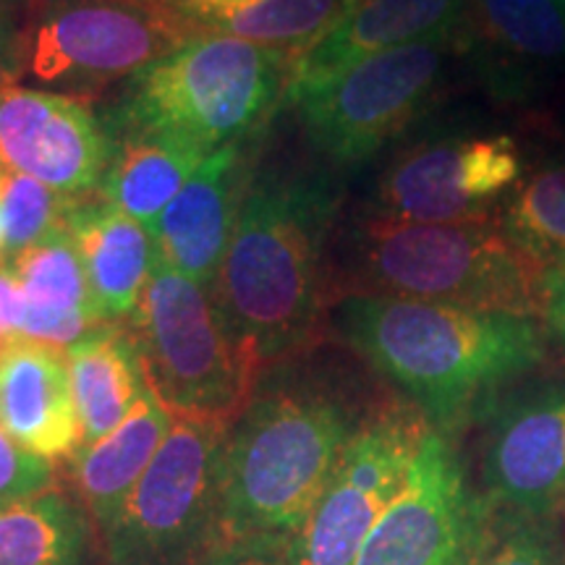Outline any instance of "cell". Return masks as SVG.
I'll list each match as a JSON object with an SVG mask.
<instances>
[{
	"label": "cell",
	"instance_id": "obj_1",
	"mask_svg": "<svg viewBox=\"0 0 565 565\" xmlns=\"http://www.w3.org/2000/svg\"><path fill=\"white\" fill-rule=\"evenodd\" d=\"M317 349V345H315ZM315 349L267 364L228 429L223 461V542L288 540L303 524L366 404Z\"/></svg>",
	"mask_w": 565,
	"mask_h": 565
},
{
	"label": "cell",
	"instance_id": "obj_2",
	"mask_svg": "<svg viewBox=\"0 0 565 565\" xmlns=\"http://www.w3.org/2000/svg\"><path fill=\"white\" fill-rule=\"evenodd\" d=\"M328 324L450 440L545 359L536 320L450 303L351 294L333 301Z\"/></svg>",
	"mask_w": 565,
	"mask_h": 565
},
{
	"label": "cell",
	"instance_id": "obj_3",
	"mask_svg": "<svg viewBox=\"0 0 565 565\" xmlns=\"http://www.w3.org/2000/svg\"><path fill=\"white\" fill-rule=\"evenodd\" d=\"M338 207L330 173H252L212 291L263 370L320 343L333 303L328 244Z\"/></svg>",
	"mask_w": 565,
	"mask_h": 565
},
{
	"label": "cell",
	"instance_id": "obj_4",
	"mask_svg": "<svg viewBox=\"0 0 565 565\" xmlns=\"http://www.w3.org/2000/svg\"><path fill=\"white\" fill-rule=\"evenodd\" d=\"M351 294L540 320L545 267L511 242L500 215L475 223H401L359 212L345 223L330 267V301Z\"/></svg>",
	"mask_w": 565,
	"mask_h": 565
},
{
	"label": "cell",
	"instance_id": "obj_5",
	"mask_svg": "<svg viewBox=\"0 0 565 565\" xmlns=\"http://www.w3.org/2000/svg\"><path fill=\"white\" fill-rule=\"evenodd\" d=\"M291 74V55L231 34H200L134 74L108 121L168 134L212 154L265 131L286 105Z\"/></svg>",
	"mask_w": 565,
	"mask_h": 565
},
{
	"label": "cell",
	"instance_id": "obj_6",
	"mask_svg": "<svg viewBox=\"0 0 565 565\" xmlns=\"http://www.w3.org/2000/svg\"><path fill=\"white\" fill-rule=\"evenodd\" d=\"M129 328L141 345L150 391L168 412L236 422L263 366L231 330L210 282L175 273L158 254Z\"/></svg>",
	"mask_w": 565,
	"mask_h": 565
},
{
	"label": "cell",
	"instance_id": "obj_7",
	"mask_svg": "<svg viewBox=\"0 0 565 565\" xmlns=\"http://www.w3.org/2000/svg\"><path fill=\"white\" fill-rule=\"evenodd\" d=\"M192 38L173 0H26L19 82L89 97L166 58Z\"/></svg>",
	"mask_w": 565,
	"mask_h": 565
},
{
	"label": "cell",
	"instance_id": "obj_8",
	"mask_svg": "<svg viewBox=\"0 0 565 565\" xmlns=\"http://www.w3.org/2000/svg\"><path fill=\"white\" fill-rule=\"evenodd\" d=\"M228 429L175 416L150 469L100 532L103 565H200L221 545Z\"/></svg>",
	"mask_w": 565,
	"mask_h": 565
},
{
	"label": "cell",
	"instance_id": "obj_9",
	"mask_svg": "<svg viewBox=\"0 0 565 565\" xmlns=\"http://www.w3.org/2000/svg\"><path fill=\"white\" fill-rule=\"evenodd\" d=\"M461 30L391 47L353 63L320 87L286 100L312 150L335 168H356L404 134L433 103Z\"/></svg>",
	"mask_w": 565,
	"mask_h": 565
},
{
	"label": "cell",
	"instance_id": "obj_10",
	"mask_svg": "<svg viewBox=\"0 0 565 565\" xmlns=\"http://www.w3.org/2000/svg\"><path fill=\"white\" fill-rule=\"evenodd\" d=\"M429 424L385 404L353 435L303 524L280 542L286 565H356L366 536L404 487Z\"/></svg>",
	"mask_w": 565,
	"mask_h": 565
},
{
	"label": "cell",
	"instance_id": "obj_11",
	"mask_svg": "<svg viewBox=\"0 0 565 565\" xmlns=\"http://www.w3.org/2000/svg\"><path fill=\"white\" fill-rule=\"evenodd\" d=\"M494 529L498 513L471 482L454 440L429 429L356 565H482Z\"/></svg>",
	"mask_w": 565,
	"mask_h": 565
},
{
	"label": "cell",
	"instance_id": "obj_12",
	"mask_svg": "<svg viewBox=\"0 0 565 565\" xmlns=\"http://www.w3.org/2000/svg\"><path fill=\"white\" fill-rule=\"evenodd\" d=\"M110 160V134L82 100L0 84V173L38 179L66 196L97 194Z\"/></svg>",
	"mask_w": 565,
	"mask_h": 565
},
{
	"label": "cell",
	"instance_id": "obj_13",
	"mask_svg": "<svg viewBox=\"0 0 565 565\" xmlns=\"http://www.w3.org/2000/svg\"><path fill=\"white\" fill-rule=\"evenodd\" d=\"M479 490L498 515L542 519L565 503V383L492 408Z\"/></svg>",
	"mask_w": 565,
	"mask_h": 565
},
{
	"label": "cell",
	"instance_id": "obj_14",
	"mask_svg": "<svg viewBox=\"0 0 565 565\" xmlns=\"http://www.w3.org/2000/svg\"><path fill=\"white\" fill-rule=\"evenodd\" d=\"M0 427L26 454L58 466L79 448L66 351L26 335L0 338Z\"/></svg>",
	"mask_w": 565,
	"mask_h": 565
},
{
	"label": "cell",
	"instance_id": "obj_15",
	"mask_svg": "<svg viewBox=\"0 0 565 565\" xmlns=\"http://www.w3.org/2000/svg\"><path fill=\"white\" fill-rule=\"evenodd\" d=\"M244 145L212 152L160 217L158 254L196 282H215L242 212L252 171Z\"/></svg>",
	"mask_w": 565,
	"mask_h": 565
},
{
	"label": "cell",
	"instance_id": "obj_16",
	"mask_svg": "<svg viewBox=\"0 0 565 565\" xmlns=\"http://www.w3.org/2000/svg\"><path fill=\"white\" fill-rule=\"evenodd\" d=\"M466 6L469 0H359L338 30L294 63L286 100L335 79L370 55L458 32Z\"/></svg>",
	"mask_w": 565,
	"mask_h": 565
},
{
	"label": "cell",
	"instance_id": "obj_17",
	"mask_svg": "<svg viewBox=\"0 0 565 565\" xmlns=\"http://www.w3.org/2000/svg\"><path fill=\"white\" fill-rule=\"evenodd\" d=\"M68 233L84 259L103 322H129L158 265V242L100 194L76 200Z\"/></svg>",
	"mask_w": 565,
	"mask_h": 565
},
{
	"label": "cell",
	"instance_id": "obj_18",
	"mask_svg": "<svg viewBox=\"0 0 565 565\" xmlns=\"http://www.w3.org/2000/svg\"><path fill=\"white\" fill-rule=\"evenodd\" d=\"M463 141L466 137H433L406 147L380 175L362 212L401 223H475L498 217L466 192Z\"/></svg>",
	"mask_w": 565,
	"mask_h": 565
},
{
	"label": "cell",
	"instance_id": "obj_19",
	"mask_svg": "<svg viewBox=\"0 0 565 565\" xmlns=\"http://www.w3.org/2000/svg\"><path fill=\"white\" fill-rule=\"evenodd\" d=\"M175 416L152 391L141 398L129 419L100 440L79 445L61 463V477L82 500L97 532L116 519L134 487L150 469L154 454L166 443Z\"/></svg>",
	"mask_w": 565,
	"mask_h": 565
},
{
	"label": "cell",
	"instance_id": "obj_20",
	"mask_svg": "<svg viewBox=\"0 0 565 565\" xmlns=\"http://www.w3.org/2000/svg\"><path fill=\"white\" fill-rule=\"evenodd\" d=\"M103 124L110 134V160L97 194L145 225L158 242L162 212L210 154L186 141L141 126L108 121V118Z\"/></svg>",
	"mask_w": 565,
	"mask_h": 565
},
{
	"label": "cell",
	"instance_id": "obj_21",
	"mask_svg": "<svg viewBox=\"0 0 565 565\" xmlns=\"http://www.w3.org/2000/svg\"><path fill=\"white\" fill-rule=\"evenodd\" d=\"M79 414L82 445L100 440L129 419L150 393L141 345L129 322H103L66 349Z\"/></svg>",
	"mask_w": 565,
	"mask_h": 565
},
{
	"label": "cell",
	"instance_id": "obj_22",
	"mask_svg": "<svg viewBox=\"0 0 565 565\" xmlns=\"http://www.w3.org/2000/svg\"><path fill=\"white\" fill-rule=\"evenodd\" d=\"M6 263L13 265L26 294L21 335L66 351L103 324L84 259L68 231L55 233Z\"/></svg>",
	"mask_w": 565,
	"mask_h": 565
},
{
	"label": "cell",
	"instance_id": "obj_23",
	"mask_svg": "<svg viewBox=\"0 0 565 565\" xmlns=\"http://www.w3.org/2000/svg\"><path fill=\"white\" fill-rule=\"evenodd\" d=\"M0 565H103L100 532L66 482L0 505Z\"/></svg>",
	"mask_w": 565,
	"mask_h": 565
},
{
	"label": "cell",
	"instance_id": "obj_24",
	"mask_svg": "<svg viewBox=\"0 0 565 565\" xmlns=\"http://www.w3.org/2000/svg\"><path fill=\"white\" fill-rule=\"evenodd\" d=\"M461 47H482L492 71L565 61V0H469Z\"/></svg>",
	"mask_w": 565,
	"mask_h": 565
},
{
	"label": "cell",
	"instance_id": "obj_25",
	"mask_svg": "<svg viewBox=\"0 0 565 565\" xmlns=\"http://www.w3.org/2000/svg\"><path fill=\"white\" fill-rule=\"evenodd\" d=\"M359 0H254L231 11L189 17L196 34H231L291 55L294 63L338 30Z\"/></svg>",
	"mask_w": 565,
	"mask_h": 565
},
{
	"label": "cell",
	"instance_id": "obj_26",
	"mask_svg": "<svg viewBox=\"0 0 565 565\" xmlns=\"http://www.w3.org/2000/svg\"><path fill=\"white\" fill-rule=\"evenodd\" d=\"M500 223L511 242L545 270L565 263V162L542 166L521 179Z\"/></svg>",
	"mask_w": 565,
	"mask_h": 565
},
{
	"label": "cell",
	"instance_id": "obj_27",
	"mask_svg": "<svg viewBox=\"0 0 565 565\" xmlns=\"http://www.w3.org/2000/svg\"><path fill=\"white\" fill-rule=\"evenodd\" d=\"M79 196L21 173H0V217H3V259H13L55 233L68 231L71 210Z\"/></svg>",
	"mask_w": 565,
	"mask_h": 565
},
{
	"label": "cell",
	"instance_id": "obj_28",
	"mask_svg": "<svg viewBox=\"0 0 565 565\" xmlns=\"http://www.w3.org/2000/svg\"><path fill=\"white\" fill-rule=\"evenodd\" d=\"M463 171L466 192L471 200L494 210L500 194L519 186L524 162H521L515 139L505 134H490V137H471L463 141Z\"/></svg>",
	"mask_w": 565,
	"mask_h": 565
},
{
	"label": "cell",
	"instance_id": "obj_29",
	"mask_svg": "<svg viewBox=\"0 0 565 565\" xmlns=\"http://www.w3.org/2000/svg\"><path fill=\"white\" fill-rule=\"evenodd\" d=\"M482 565H561V534L555 515H498V529Z\"/></svg>",
	"mask_w": 565,
	"mask_h": 565
},
{
	"label": "cell",
	"instance_id": "obj_30",
	"mask_svg": "<svg viewBox=\"0 0 565 565\" xmlns=\"http://www.w3.org/2000/svg\"><path fill=\"white\" fill-rule=\"evenodd\" d=\"M61 466L45 461V458L26 454L0 427V505L11 500L30 498V494L45 492L61 484Z\"/></svg>",
	"mask_w": 565,
	"mask_h": 565
},
{
	"label": "cell",
	"instance_id": "obj_31",
	"mask_svg": "<svg viewBox=\"0 0 565 565\" xmlns=\"http://www.w3.org/2000/svg\"><path fill=\"white\" fill-rule=\"evenodd\" d=\"M200 565H286L278 540L221 542Z\"/></svg>",
	"mask_w": 565,
	"mask_h": 565
},
{
	"label": "cell",
	"instance_id": "obj_32",
	"mask_svg": "<svg viewBox=\"0 0 565 565\" xmlns=\"http://www.w3.org/2000/svg\"><path fill=\"white\" fill-rule=\"evenodd\" d=\"M26 0H0V84L19 82V34Z\"/></svg>",
	"mask_w": 565,
	"mask_h": 565
},
{
	"label": "cell",
	"instance_id": "obj_33",
	"mask_svg": "<svg viewBox=\"0 0 565 565\" xmlns=\"http://www.w3.org/2000/svg\"><path fill=\"white\" fill-rule=\"evenodd\" d=\"M26 320V294L11 263H0V338L21 335Z\"/></svg>",
	"mask_w": 565,
	"mask_h": 565
},
{
	"label": "cell",
	"instance_id": "obj_34",
	"mask_svg": "<svg viewBox=\"0 0 565 565\" xmlns=\"http://www.w3.org/2000/svg\"><path fill=\"white\" fill-rule=\"evenodd\" d=\"M542 322L557 343L565 345V263L545 270V301H542Z\"/></svg>",
	"mask_w": 565,
	"mask_h": 565
},
{
	"label": "cell",
	"instance_id": "obj_35",
	"mask_svg": "<svg viewBox=\"0 0 565 565\" xmlns=\"http://www.w3.org/2000/svg\"><path fill=\"white\" fill-rule=\"evenodd\" d=\"M175 6L183 11V17H194V13L204 11H231L242 9V6H249L254 0H173Z\"/></svg>",
	"mask_w": 565,
	"mask_h": 565
},
{
	"label": "cell",
	"instance_id": "obj_36",
	"mask_svg": "<svg viewBox=\"0 0 565 565\" xmlns=\"http://www.w3.org/2000/svg\"><path fill=\"white\" fill-rule=\"evenodd\" d=\"M0 263H3V217H0Z\"/></svg>",
	"mask_w": 565,
	"mask_h": 565
}]
</instances>
